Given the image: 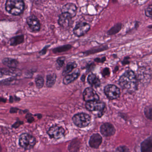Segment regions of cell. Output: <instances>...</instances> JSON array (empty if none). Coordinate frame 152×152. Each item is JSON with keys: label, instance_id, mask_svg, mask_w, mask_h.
Returning a JSON list of instances; mask_svg holds the SVG:
<instances>
[{"label": "cell", "instance_id": "1", "mask_svg": "<svg viewBox=\"0 0 152 152\" xmlns=\"http://www.w3.org/2000/svg\"><path fill=\"white\" fill-rule=\"evenodd\" d=\"M119 84L127 92L134 93L137 89V77L133 71L129 70L121 76L119 79Z\"/></svg>", "mask_w": 152, "mask_h": 152}, {"label": "cell", "instance_id": "2", "mask_svg": "<svg viewBox=\"0 0 152 152\" xmlns=\"http://www.w3.org/2000/svg\"><path fill=\"white\" fill-rule=\"evenodd\" d=\"M25 4L23 0H7L5 4V10L12 15L18 16L23 12Z\"/></svg>", "mask_w": 152, "mask_h": 152}, {"label": "cell", "instance_id": "3", "mask_svg": "<svg viewBox=\"0 0 152 152\" xmlns=\"http://www.w3.org/2000/svg\"><path fill=\"white\" fill-rule=\"evenodd\" d=\"M72 121L76 126L82 128L87 126L91 123V117L89 114L81 113L75 114L72 118Z\"/></svg>", "mask_w": 152, "mask_h": 152}, {"label": "cell", "instance_id": "4", "mask_svg": "<svg viewBox=\"0 0 152 152\" xmlns=\"http://www.w3.org/2000/svg\"><path fill=\"white\" fill-rule=\"evenodd\" d=\"M19 145L25 150H30L35 146V138L29 134L24 133L21 135L19 140Z\"/></svg>", "mask_w": 152, "mask_h": 152}, {"label": "cell", "instance_id": "5", "mask_svg": "<svg viewBox=\"0 0 152 152\" xmlns=\"http://www.w3.org/2000/svg\"><path fill=\"white\" fill-rule=\"evenodd\" d=\"M85 106L86 108L88 111L98 112V116L99 117H101L103 115L106 110L105 104L99 101L87 102Z\"/></svg>", "mask_w": 152, "mask_h": 152}, {"label": "cell", "instance_id": "6", "mask_svg": "<svg viewBox=\"0 0 152 152\" xmlns=\"http://www.w3.org/2000/svg\"><path fill=\"white\" fill-rule=\"evenodd\" d=\"M47 133L51 138L58 140L64 137L65 130L62 127L53 126L49 129Z\"/></svg>", "mask_w": 152, "mask_h": 152}, {"label": "cell", "instance_id": "7", "mask_svg": "<svg viewBox=\"0 0 152 152\" xmlns=\"http://www.w3.org/2000/svg\"><path fill=\"white\" fill-rule=\"evenodd\" d=\"M104 93L108 98L110 99H115L118 98L120 95L119 88L113 85H109L104 88Z\"/></svg>", "mask_w": 152, "mask_h": 152}, {"label": "cell", "instance_id": "8", "mask_svg": "<svg viewBox=\"0 0 152 152\" xmlns=\"http://www.w3.org/2000/svg\"><path fill=\"white\" fill-rule=\"evenodd\" d=\"M90 29V26L85 22H79L76 25L74 29V33L78 37L83 36Z\"/></svg>", "mask_w": 152, "mask_h": 152}, {"label": "cell", "instance_id": "9", "mask_svg": "<svg viewBox=\"0 0 152 152\" xmlns=\"http://www.w3.org/2000/svg\"><path fill=\"white\" fill-rule=\"evenodd\" d=\"M83 98L86 102L99 101V96L93 88L88 87L86 88L83 93Z\"/></svg>", "mask_w": 152, "mask_h": 152}, {"label": "cell", "instance_id": "10", "mask_svg": "<svg viewBox=\"0 0 152 152\" xmlns=\"http://www.w3.org/2000/svg\"><path fill=\"white\" fill-rule=\"evenodd\" d=\"M100 131L102 134L104 136L109 137L115 134L116 129L112 124L105 123L101 126Z\"/></svg>", "mask_w": 152, "mask_h": 152}, {"label": "cell", "instance_id": "11", "mask_svg": "<svg viewBox=\"0 0 152 152\" xmlns=\"http://www.w3.org/2000/svg\"><path fill=\"white\" fill-rule=\"evenodd\" d=\"M27 23L29 28L34 32L39 31L40 24L38 19L35 15H31L27 19Z\"/></svg>", "mask_w": 152, "mask_h": 152}, {"label": "cell", "instance_id": "12", "mask_svg": "<svg viewBox=\"0 0 152 152\" xmlns=\"http://www.w3.org/2000/svg\"><path fill=\"white\" fill-rule=\"evenodd\" d=\"M72 18L68 13L63 12L60 15L58 20V23L63 28H67L70 25Z\"/></svg>", "mask_w": 152, "mask_h": 152}, {"label": "cell", "instance_id": "13", "mask_svg": "<svg viewBox=\"0 0 152 152\" xmlns=\"http://www.w3.org/2000/svg\"><path fill=\"white\" fill-rule=\"evenodd\" d=\"M102 137L99 134H95L91 136L89 140V145L92 148L98 149L101 144Z\"/></svg>", "mask_w": 152, "mask_h": 152}, {"label": "cell", "instance_id": "14", "mask_svg": "<svg viewBox=\"0 0 152 152\" xmlns=\"http://www.w3.org/2000/svg\"><path fill=\"white\" fill-rule=\"evenodd\" d=\"M62 13L66 12L68 13L72 18L76 16L77 12V7L76 4L71 3L67 4L62 9Z\"/></svg>", "mask_w": 152, "mask_h": 152}, {"label": "cell", "instance_id": "15", "mask_svg": "<svg viewBox=\"0 0 152 152\" xmlns=\"http://www.w3.org/2000/svg\"><path fill=\"white\" fill-rule=\"evenodd\" d=\"M80 71L78 69L72 74L67 75L63 79V84L65 85H68L74 82L80 75Z\"/></svg>", "mask_w": 152, "mask_h": 152}, {"label": "cell", "instance_id": "16", "mask_svg": "<svg viewBox=\"0 0 152 152\" xmlns=\"http://www.w3.org/2000/svg\"><path fill=\"white\" fill-rule=\"evenodd\" d=\"M142 152H152V137H148L141 144Z\"/></svg>", "mask_w": 152, "mask_h": 152}, {"label": "cell", "instance_id": "17", "mask_svg": "<svg viewBox=\"0 0 152 152\" xmlns=\"http://www.w3.org/2000/svg\"><path fill=\"white\" fill-rule=\"evenodd\" d=\"M1 75H3L16 77L20 75L21 72L17 69L9 68V69H1Z\"/></svg>", "mask_w": 152, "mask_h": 152}, {"label": "cell", "instance_id": "18", "mask_svg": "<svg viewBox=\"0 0 152 152\" xmlns=\"http://www.w3.org/2000/svg\"><path fill=\"white\" fill-rule=\"evenodd\" d=\"M88 83L93 87L97 88L101 85V81L99 78L94 74H90L87 77Z\"/></svg>", "mask_w": 152, "mask_h": 152}, {"label": "cell", "instance_id": "19", "mask_svg": "<svg viewBox=\"0 0 152 152\" xmlns=\"http://www.w3.org/2000/svg\"><path fill=\"white\" fill-rule=\"evenodd\" d=\"M150 74L145 69H141L138 72V78L141 81H148L150 79Z\"/></svg>", "mask_w": 152, "mask_h": 152}, {"label": "cell", "instance_id": "20", "mask_svg": "<svg viewBox=\"0 0 152 152\" xmlns=\"http://www.w3.org/2000/svg\"><path fill=\"white\" fill-rule=\"evenodd\" d=\"M2 63L9 68H16L18 64V62L14 59L5 58L3 59Z\"/></svg>", "mask_w": 152, "mask_h": 152}, {"label": "cell", "instance_id": "21", "mask_svg": "<svg viewBox=\"0 0 152 152\" xmlns=\"http://www.w3.org/2000/svg\"><path fill=\"white\" fill-rule=\"evenodd\" d=\"M57 76L54 73H51L46 76V86L48 88H51L56 82Z\"/></svg>", "mask_w": 152, "mask_h": 152}, {"label": "cell", "instance_id": "22", "mask_svg": "<svg viewBox=\"0 0 152 152\" xmlns=\"http://www.w3.org/2000/svg\"><path fill=\"white\" fill-rule=\"evenodd\" d=\"M77 66V65L75 62H70L68 63L62 71V75L67 76V75L70 73L74 69L76 68Z\"/></svg>", "mask_w": 152, "mask_h": 152}, {"label": "cell", "instance_id": "23", "mask_svg": "<svg viewBox=\"0 0 152 152\" xmlns=\"http://www.w3.org/2000/svg\"><path fill=\"white\" fill-rule=\"evenodd\" d=\"M122 24L119 23L116 24L108 31V34L109 35L116 34L120 31L122 28Z\"/></svg>", "mask_w": 152, "mask_h": 152}, {"label": "cell", "instance_id": "24", "mask_svg": "<svg viewBox=\"0 0 152 152\" xmlns=\"http://www.w3.org/2000/svg\"><path fill=\"white\" fill-rule=\"evenodd\" d=\"M24 41V36L23 35L18 36L12 37L10 40L11 45H17L22 43Z\"/></svg>", "mask_w": 152, "mask_h": 152}, {"label": "cell", "instance_id": "25", "mask_svg": "<svg viewBox=\"0 0 152 152\" xmlns=\"http://www.w3.org/2000/svg\"><path fill=\"white\" fill-rule=\"evenodd\" d=\"M36 85L37 87L38 88H43L44 83V80L43 77L41 76H38L35 79Z\"/></svg>", "mask_w": 152, "mask_h": 152}, {"label": "cell", "instance_id": "26", "mask_svg": "<svg viewBox=\"0 0 152 152\" xmlns=\"http://www.w3.org/2000/svg\"><path fill=\"white\" fill-rule=\"evenodd\" d=\"M145 114L147 118L152 120V106H147L145 109Z\"/></svg>", "mask_w": 152, "mask_h": 152}, {"label": "cell", "instance_id": "27", "mask_svg": "<svg viewBox=\"0 0 152 152\" xmlns=\"http://www.w3.org/2000/svg\"><path fill=\"white\" fill-rule=\"evenodd\" d=\"M70 48H71V45H64V46L56 48V49L53 50V52L56 53L62 52H65L66 51L68 50Z\"/></svg>", "mask_w": 152, "mask_h": 152}, {"label": "cell", "instance_id": "28", "mask_svg": "<svg viewBox=\"0 0 152 152\" xmlns=\"http://www.w3.org/2000/svg\"><path fill=\"white\" fill-rule=\"evenodd\" d=\"M145 14L147 17L152 18V4L149 5L145 9Z\"/></svg>", "mask_w": 152, "mask_h": 152}, {"label": "cell", "instance_id": "29", "mask_svg": "<svg viewBox=\"0 0 152 152\" xmlns=\"http://www.w3.org/2000/svg\"><path fill=\"white\" fill-rule=\"evenodd\" d=\"M65 61V57H60V58H58V59L57 60V65L60 68L64 66Z\"/></svg>", "mask_w": 152, "mask_h": 152}, {"label": "cell", "instance_id": "30", "mask_svg": "<svg viewBox=\"0 0 152 152\" xmlns=\"http://www.w3.org/2000/svg\"><path fill=\"white\" fill-rule=\"evenodd\" d=\"M118 152H130L128 148L126 146H120L117 148Z\"/></svg>", "mask_w": 152, "mask_h": 152}, {"label": "cell", "instance_id": "31", "mask_svg": "<svg viewBox=\"0 0 152 152\" xmlns=\"http://www.w3.org/2000/svg\"><path fill=\"white\" fill-rule=\"evenodd\" d=\"M15 79L14 78H10L4 80H3L2 82H3V83H4V84H6V85H8L9 84H10L11 83H13V81H15Z\"/></svg>", "mask_w": 152, "mask_h": 152}, {"label": "cell", "instance_id": "32", "mask_svg": "<svg viewBox=\"0 0 152 152\" xmlns=\"http://www.w3.org/2000/svg\"><path fill=\"white\" fill-rule=\"evenodd\" d=\"M102 74L104 77L109 76V75H110L109 69L107 68L104 69L102 72Z\"/></svg>", "mask_w": 152, "mask_h": 152}, {"label": "cell", "instance_id": "33", "mask_svg": "<svg viewBox=\"0 0 152 152\" xmlns=\"http://www.w3.org/2000/svg\"><path fill=\"white\" fill-rule=\"evenodd\" d=\"M105 60H106L105 57L102 58V59H100V58H97L95 59V61L97 62H104L105 61Z\"/></svg>", "mask_w": 152, "mask_h": 152}, {"label": "cell", "instance_id": "34", "mask_svg": "<svg viewBox=\"0 0 152 152\" xmlns=\"http://www.w3.org/2000/svg\"><path fill=\"white\" fill-rule=\"evenodd\" d=\"M148 27H149L150 28H152V25H151V26H149Z\"/></svg>", "mask_w": 152, "mask_h": 152}]
</instances>
